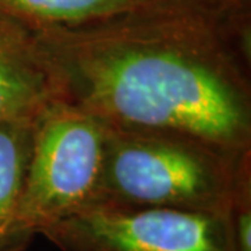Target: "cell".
I'll use <instances>...</instances> for the list:
<instances>
[{
  "label": "cell",
  "instance_id": "1",
  "mask_svg": "<svg viewBox=\"0 0 251 251\" xmlns=\"http://www.w3.org/2000/svg\"><path fill=\"white\" fill-rule=\"evenodd\" d=\"M23 28L56 99L108 127L251 153V14L168 0L77 27Z\"/></svg>",
  "mask_w": 251,
  "mask_h": 251
},
{
  "label": "cell",
  "instance_id": "2",
  "mask_svg": "<svg viewBox=\"0 0 251 251\" xmlns=\"http://www.w3.org/2000/svg\"><path fill=\"white\" fill-rule=\"evenodd\" d=\"M249 198L251 153L232 152L184 134L106 126L90 206L232 214Z\"/></svg>",
  "mask_w": 251,
  "mask_h": 251
},
{
  "label": "cell",
  "instance_id": "3",
  "mask_svg": "<svg viewBox=\"0 0 251 251\" xmlns=\"http://www.w3.org/2000/svg\"><path fill=\"white\" fill-rule=\"evenodd\" d=\"M106 126L53 99L35 119L16 214L3 251H24L46 227L92 204Z\"/></svg>",
  "mask_w": 251,
  "mask_h": 251
},
{
  "label": "cell",
  "instance_id": "4",
  "mask_svg": "<svg viewBox=\"0 0 251 251\" xmlns=\"http://www.w3.org/2000/svg\"><path fill=\"white\" fill-rule=\"evenodd\" d=\"M62 251H237L232 214L94 205L41 233Z\"/></svg>",
  "mask_w": 251,
  "mask_h": 251
},
{
  "label": "cell",
  "instance_id": "5",
  "mask_svg": "<svg viewBox=\"0 0 251 251\" xmlns=\"http://www.w3.org/2000/svg\"><path fill=\"white\" fill-rule=\"evenodd\" d=\"M53 99L46 74L29 53L24 28L0 16V123L34 122Z\"/></svg>",
  "mask_w": 251,
  "mask_h": 251
},
{
  "label": "cell",
  "instance_id": "6",
  "mask_svg": "<svg viewBox=\"0 0 251 251\" xmlns=\"http://www.w3.org/2000/svg\"><path fill=\"white\" fill-rule=\"evenodd\" d=\"M168 0H0V16L29 29L77 27Z\"/></svg>",
  "mask_w": 251,
  "mask_h": 251
},
{
  "label": "cell",
  "instance_id": "7",
  "mask_svg": "<svg viewBox=\"0 0 251 251\" xmlns=\"http://www.w3.org/2000/svg\"><path fill=\"white\" fill-rule=\"evenodd\" d=\"M34 122L0 123V251L4 249L23 190Z\"/></svg>",
  "mask_w": 251,
  "mask_h": 251
},
{
  "label": "cell",
  "instance_id": "8",
  "mask_svg": "<svg viewBox=\"0 0 251 251\" xmlns=\"http://www.w3.org/2000/svg\"><path fill=\"white\" fill-rule=\"evenodd\" d=\"M232 227L237 251H251V198L233 209Z\"/></svg>",
  "mask_w": 251,
  "mask_h": 251
},
{
  "label": "cell",
  "instance_id": "9",
  "mask_svg": "<svg viewBox=\"0 0 251 251\" xmlns=\"http://www.w3.org/2000/svg\"><path fill=\"white\" fill-rule=\"evenodd\" d=\"M208 6L216 9L240 13V14H251V0H200Z\"/></svg>",
  "mask_w": 251,
  "mask_h": 251
}]
</instances>
